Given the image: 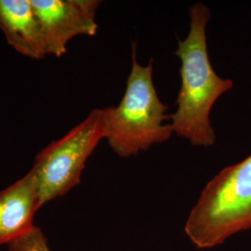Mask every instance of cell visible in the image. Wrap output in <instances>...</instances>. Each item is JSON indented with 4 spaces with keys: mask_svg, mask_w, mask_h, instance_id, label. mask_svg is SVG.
Listing matches in <instances>:
<instances>
[{
    "mask_svg": "<svg viewBox=\"0 0 251 251\" xmlns=\"http://www.w3.org/2000/svg\"><path fill=\"white\" fill-rule=\"evenodd\" d=\"M188 35L178 42L175 54L180 61V88L177 109L171 116L174 134L193 146L209 147L215 144L210 113L218 99L232 90L233 82L216 74L207 51L206 25L210 11L204 3L190 9Z\"/></svg>",
    "mask_w": 251,
    "mask_h": 251,
    "instance_id": "6da1fadb",
    "label": "cell"
},
{
    "mask_svg": "<svg viewBox=\"0 0 251 251\" xmlns=\"http://www.w3.org/2000/svg\"><path fill=\"white\" fill-rule=\"evenodd\" d=\"M152 60L138 63L132 43V64L126 86L117 106L103 108L106 137L112 150L120 157H129L162 144L174 134L169 107L159 99L152 80Z\"/></svg>",
    "mask_w": 251,
    "mask_h": 251,
    "instance_id": "7a4b0ae2",
    "label": "cell"
},
{
    "mask_svg": "<svg viewBox=\"0 0 251 251\" xmlns=\"http://www.w3.org/2000/svg\"><path fill=\"white\" fill-rule=\"evenodd\" d=\"M251 228V154L224 169L201 192L184 231L198 249H210Z\"/></svg>",
    "mask_w": 251,
    "mask_h": 251,
    "instance_id": "3957f363",
    "label": "cell"
},
{
    "mask_svg": "<svg viewBox=\"0 0 251 251\" xmlns=\"http://www.w3.org/2000/svg\"><path fill=\"white\" fill-rule=\"evenodd\" d=\"M105 137L103 108H96L63 138L39 152L30 171L36 181L39 206L79 184L86 162Z\"/></svg>",
    "mask_w": 251,
    "mask_h": 251,
    "instance_id": "277c9868",
    "label": "cell"
},
{
    "mask_svg": "<svg viewBox=\"0 0 251 251\" xmlns=\"http://www.w3.org/2000/svg\"><path fill=\"white\" fill-rule=\"evenodd\" d=\"M40 21L47 55L62 57L77 36L96 35L98 0H31Z\"/></svg>",
    "mask_w": 251,
    "mask_h": 251,
    "instance_id": "5b68a950",
    "label": "cell"
},
{
    "mask_svg": "<svg viewBox=\"0 0 251 251\" xmlns=\"http://www.w3.org/2000/svg\"><path fill=\"white\" fill-rule=\"evenodd\" d=\"M34 175L29 171L0 192V245L12 244L29 233L39 208Z\"/></svg>",
    "mask_w": 251,
    "mask_h": 251,
    "instance_id": "8992f818",
    "label": "cell"
},
{
    "mask_svg": "<svg viewBox=\"0 0 251 251\" xmlns=\"http://www.w3.org/2000/svg\"><path fill=\"white\" fill-rule=\"evenodd\" d=\"M0 30L19 53L35 60L47 56L42 27L31 0H0Z\"/></svg>",
    "mask_w": 251,
    "mask_h": 251,
    "instance_id": "52a82bcc",
    "label": "cell"
},
{
    "mask_svg": "<svg viewBox=\"0 0 251 251\" xmlns=\"http://www.w3.org/2000/svg\"><path fill=\"white\" fill-rule=\"evenodd\" d=\"M45 235L38 227H34L29 233L9 245V251H50Z\"/></svg>",
    "mask_w": 251,
    "mask_h": 251,
    "instance_id": "ba28073f",
    "label": "cell"
}]
</instances>
